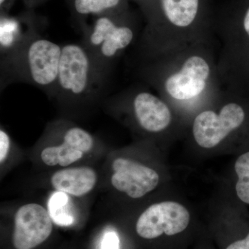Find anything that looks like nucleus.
<instances>
[{
	"label": "nucleus",
	"instance_id": "17",
	"mask_svg": "<svg viewBox=\"0 0 249 249\" xmlns=\"http://www.w3.org/2000/svg\"><path fill=\"white\" fill-rule=\"evenodd\" d=\"M102 249H120V240L117 234L114 231L106 232L103 236Z\"/></svg>",
	"mask_w": 249,
	"mask_h": 249
},
{
	"label": "nucleus",
	"instance_id": "14",
	"mask_svg": "<svg viewBox=\"0 0 249 249\" xmlns=\"http://www.w3.org/2000/svg\"><path fill=\"white\" fill-rule=\"evenodd\" d=\"M160 4L167 20L179 28L191 26L199 12V0H160Z\"/></svg>",
	"mask_w": 249,
	"mask_h": 249
},
{
	"label": "nucleus",
	"instance_id": "1",
	"mask_svg": "<svg viewBox=\"0 0 249 249\" xmlns=\"http://www.w3.org/2000/svg\"><path fill=\"white\" fill-rule=\"evenodd\" d=\"M62 45L39 34L6 58L0 59L1 89L16 83L33 85L53 97Z\"/></svg>",
	"mask_w": 249,
	"mask_h": 249
},
{
	"label": "nucleus",
	"instance_id": "16",
	"mask_svg": "<svg viewBox=\"0 0 249 249\" xmlns=\"http://www.w3.org/2000/svg\"><path fill=\"white\" fill-rule=\"evenodd\" d=\"M68 196L63 192L59 191L51 197L49 209L51 217L54 222L60 226H70L73 222V218L67 213L66 206Z\"/></svg>",
	"mask_w": 249,
	"mask_h": 249
},
{
	"label": "nucleus",
	"instance_id": "19",
	"mask_svg": "<svg viewBox=\"0 0 249 249\" xmlns=\"http://www.w3.org/2000/svg\"><path fill=\"white\" fill-rule=\"evenodd\" d=\"M17 0H0V14H9Z\"/></svg>",
	"mask_w": 249,
	"mask_h": 249
},
{
	"label": "nucleus",
	"instance_id": "8",
	"mask_svg": "<svg viewBox=\"0 0 249 249\" xmlns=\"http://www.w3.org/2000/svg\"><path fill=\"white\" fill-rule=\"evenodd\" d=\"M210 71L209 64L205 59L198 55L189 57L179 71L165 80V91L178 101L193 99L204 91Z\"/></svg>",
	"mask_w": 249,
	"mask_h": 249
},
{
	"label": "nucleus",
	"instance_id": "12",
	"mask_svg": "<svg viewBox=\"0 0 249 249\" xmlns=\"http://www.w3.org/2000/svg\"><path fill=\"white\" fill-rule=\"evenodd\" d=\"M97 181L96 172L88 167L67 168L54 173L51 182L57 191L71 196H85L93 189Z\"/></svg>",
	"mask_w": 249,
	"mask_h": 249
},
{
	"label": "nucleus",
	"instance_id": "13",
	"mask_svg": "<svg viewBox=\"0 0 249 249\" xmlns=\"http://www.w3.org/2000/svg\"><path fill=\"white\" fill-rule=\"evenodd\" d=\"M72 18L81 29L89 19L127 11L126 0H65Z\"/></svg>",
	"mask_w": 249,
	"mask_h": 249
},
{
	"label": "nucleus",
	"instance_id": "21",
	"mask_svg": "<svg viewBox=\"0 0 249 249\" xmlns=\"http://www.w3.org/2000/svg\"><path fill=\"white\" fill-rule=\"evenodd\" d=\"M244 27H245L246 32L249 36V8L246 13L245 19H244Z\"/></svg>",
	"mask_w": 249,
	"mask_h": 249
},
{
	"label": "nucleus",
	"instance_id": "5",
	"mask_svg": "<svg viewBox=\"0 0 249 249\" xmlns=\"http://www.w3.org/2000/svg\"><path fill=\"white\" fill-rule=\"evenodd\" d=\"M246 113L237 103H229L219 114L204 111L196 116L193 132L196 143L204 148H212L245 122Z\"/></svg>",
	"mask_w": 249,
	"mask_h": 249
},
{
	"label": "nucleus",
	"instance_id": "7",
	"mask_svg": "<svg viewBox=\"0 0 249 249\" xmlns=\"http://www.w3.org/2000/svg\"><path fill=\"white\" fill-rule=\"evenodd\" d=\"M46 21L34 9L18 15L0 14V59L6 58L34 36L42 34Z\"/></svg>",
	"mask_w": 249,
	"mask_h": 249
},
{
	"label": "nucleus",
	"instance_id": "18",
	"mask_svg": "<svg viewBox=\"0 0 249 249\" xmlns=\"http://www.w3.org/2000/svg\"><path fill=\"white\" fill-rule=\"evenodd\" d=\"M11 139L4 130H0V162L2 163L9 154Z\"/></svg>",
	"mask_w": 249,
	"mask_h": 249
},
{
	"label": "nucleus",
	"instance_id": "4",
	"mask_svg": "<svg viewBox=\"0 0 249 249\" xmlns=\"http://www.w3.org/2000/svg\"><path fill=\"white\" fill-rule=\"evenodd\" d=\"M191 224L188 210L175 201H163L147 208L139 217L136 232L141 238H176L187 231Z\"/></svg>",
	"mask_w": 249,
	"mask_h": 249
},
{
	"label": "nucleus",
	"instance_id": "20",
	"mask_svg": "<svg viewBox=\"0 0 249 249\" xmlns=\"http://www.w3.org/2000/svg\"><path fill=\"white\" fill-rule=\"evenodd\" d=\"M48 0H22L27 9H35L37 6H40Z\"/></svg>",
	"mask_w": 249,
	"mask_h": 249
},
{
	"label": "nucleus",
	"instance_id": "2",
	"mask_svg": "<svg viewBox=\"0 0 249 249\" xmlns=\"http://www.w3.org/2000/svg\"><path fill=\"white\" fill-rule=\"evenodd\" d=\"M109 74L82 42L64 44L53 97L64 102L92 101L104 94Z\"/></svg>",
	"mask_w": 249,
	"mask_h": 249
},
{
	"label": "nucleus",
	"instance_id": "15",
	"mask_svg": "<svg viewBox=\"0 0 249 249\" xmlns=\"http://www.w3.org/2000/svg\"><path fill=\"white\" fill-rule=\"evenodd\" d=\"M235 171L237 176L236 194L242 202L249 205V151L242 154L236 160Z\"/></svg>",
	"mask_w": 249,
	"mask_h": 249
},
{
	"label": "nucleus",
	"instance_id": "6",
	"mask_svg": "<svg viewBox=\"0 0 249 249\" xmlns=\"http://www.w3.org/2000/svg\"><path fill=\"white\" fill-rule=\"evenodd\" d=\"M53 230L48 211L37 204L19 208L15 215L13 244L16 249H33L43 243Z\"/></svg>",
	"mask_w": 249,
	"mask_h": 249
},
{
	"label": "nucleus",
	"instance_id": "3",
	"mask_svg": "<svg viewBox=\"0 0 249 249\" xmlns=\"http://www.w3.org/2000/svg\"><path fill=\"white\" fill-rule=\"evenodd\" d=\"M127 11L99 16L82 28V44L103 70L109 73L114 60L132 43L134 31Z\"/></svg>",
	"mask_w": 249,
	"mask_h": 249
},
{
	"label": "nucleus",
	"instance_id": "10",
	"mask_svg": "<svg viewBox=\"0 0 249 249\" xmlns=\"http://www.w3.org/2000/svg\"><path fill=\"white\" fill-rule=\"evenodd\" d=\"M60 145L45 147L41 152V159L49 166L66 167L80 160L94 145L91 134L79 127H68L62 133Z\"/></svg>",
	"mask_w": 249,
	"mask_h": 249
},
{
	"label": "nucleus",
	"instance_id": "11",
	"mask_svg": "<svg viewBox=\"0 0 249 249\" xmlns=\"http://www.w3.org/2000/svg\"><path fill=\"white\" fill-rule=\"evenodd\" d=\"M132 107L139 125L147 132H161L171 122L169 107L151 93L140 91L135 93L132 100Z\"/></svg>",
	"mask_w": 249,
	"mask_h": 249
},
{
	"label": "nucleus",
	"instance_id": "9",
	"mask_svg": "<svg viewBox=\"0 0 249 249\" xmlns=\"http://www.w3.org/2000/svg\"><path fill=\"white\" fill-rule=\"evenodd\" d=\"M112 168L115 171L111 178L113 186L134 199L153 191L160 181L155 170L128 159H116Z\"/></svg>",
	"mask_w": 249,
	"mask_h": 249
}]
</instances>
